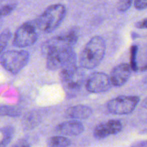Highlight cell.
<instances>
[{"label":"cell","mask_w":147,"mask_h":147,"mask_svg":"<svg viewBox=\"0 0 147 147\" xmlns=\"http://www.w3.org/2000/svg\"><path fill=\"white\" fill-rule=\"evenodd\" d=\"M106 45L100 36H94L85 45L80 55V64L83 68L92 70L97 67L106 54Z\"/></svg>","instance_id":"1"},{"label":"cell","mask_w":147,"mask_h":147,"mask_svg":"<svg viewBox=\"0 0 147 147\" xmlns=\"http://www.w3.org/2000/svg\"><path fill=\"white\" fill-rule=\"evenodd\" d=\"M66 14V9L63 4L50 5L34 21L37 28L45 33L55 31L60 26Z\"/></svg>","instance_id":"2"},{"label":"cell","mask_w":147,"mask_h":147,"mask_svg":"<svg viewBox=\"0 0 147 147\" xmlns=\"http://www.w3.org/2000/svg\"><path fill=\"white\" fill-rule=\"evenodd\" d=\"M29 60L30 54L26 50H7L1 53L0 62L7 71L16 75L27 65Z\"/></svg>","instance_id":"3"},{"label":"cell","mask_w":147,"mask_h":147,"mask_svg":"<svg viewBox=\"0 0 147 147\" xmlns=\"http://www.w3.org/2000/svg\"><path fill=\"white\" fill-rule=\"evenodd\" d=\"M37 39L38 34L35 23L27 22L22 24L16 30L12 44L14 47L24 48L34 45Z\"/></svg>","instance_id":"4"},{"label":"cell","mask_w":147,"mask_h":147,"mask_svg":"<svg viewBox=\"0 0 147 147\" xmlns=\"http://www.w3.org/2000/svg\"><path fill=\"white\" fill-rule=\"evenodd\" d=\"M77 32L75 30H70L67 33L55 36L54 37L49 39L45 42L42 46V53L46 55L50 52L59 49L73 48V46L76 44L78 41Z\"/></svg>","instance_id":"5"},{"label":"cell","mask_w":147,"mask_h":147,"mask_svg":"<svg viewBox=\"0 0 147 147\" xmlns=\"http://www.w3.org/2000/svg\"><path fill=\"white\" fill-rule=\"evenodd\" d=\"M140 101L135 96H121L111 99L107 103V109L115 115H128L132 113Z\"/></svg>","instance_id":"6"},{"label":"cell","mask_w":147,"mask_h":147,"mask_svg":"<svg viewBox=\"0 0 147 147\" xmlns=\"http://www.w3.org/2000/svg\"><path fill=\"white\" fill-rule=\"evenodd\" d=\"M47 67L50 70H61L64 66L76 57L73 48L59 49L53 50L46 55Z\"/></svg>","instance_id":"7"},{"label":"cell","mask_w":147,"mask_h":147,"mask_svg":"<svg viewBox=\"0 0 147 147\" xmlns=\"http://www.w3.org/2000/svg\"><path fill=\"white\" fill-rule=\"evenodd\" d=\"M112 86L111 78L107 74L101 72H96L88 78L86 88L90 93H100L110 90Z\"/></svg>","instance_id":"8"},{"label":"cell","mask_w":147,"mask_h":147,"mask_svg":"<svg viewBox=\"0 0 147 147\" xmlns=\"http://www.w3.org/2000/svg\"><path fill=\"white\" fill-rule=\"evenodd\" d=\"M122 123L119 120H109L97 125L93 135L97 139H102L111 135L119 134L122 130Z\"/></svg>","instance_id":"9"},{"label":"cell","mask_w":147,"mask_h":147,"mask_svg":"<svg viewBox=\"0 0 147 147\" xmlns=\"http://www.w3.org/2000/svg\"><path fill=\"white\" fill-rule=\"evenodd\" d=\"M131 67L127 63H121L114 67L111 73L112 85L116 87L123 86L130 78Z\"/></svg>","instance_id":"10"},{"label":"cell","mask_w":147,"mask_h":147,"mask_svg":"<svg viewBox=\"0 0 147 147\" xmlns=\"http://www.w3.org/2000/svg\"><path fill=\"white\" fill-rule=\"evenodd\" d=\"M84 126L81 122L77 120H71L63 122L57 125L55 131L64 136H78L84 131Z\"/></svg>","instance_id":"11"},{"label":"cell","mask_w":147,"mask_h":147,"mask_svg":"<svg viewBox=\"0 0 147 147\" xmlns=\"http://www.w3.org/2000/svg\"><path fill=\"white\" fill-rule=\"evenodd\" d=\"M83 79V74H81V73L78 70L76 74L73 76L71 78L63 82V88H64L67 96L74 97L78 94L82 87Z\"/></svg>","instance_id":"12"},{"label":"cell","mask_w":147,"mask_h":147,"mask_svg":"<svg viewBox=\"0 0 147 147\" xmlns=\"http://www.w3.org/2000/svg\"><path fill=\"white\" fill-rule=\"evenodd\" d=\"M92 109L89 106L85 105H77L69 108L65 111V117L67 119L74 120L87 119L91 116Z\"/></svg>","instance_id":"13"},{"label":"cell","mask_w":147,"mask_h":147,"mask_svg":"<svg viewBox=\"0 0 147 147\" xmlns=\"http://www.w3.org/2000/svg\"><path fill=\"white\" fill-rule=\"evenodd\" d=\"M14 129L12 126H4L1 129V147H6L14 136Z\"/></svg>","instance_id":"14"},{"label":"cell","mask_w":147,"mask_h":147,"mask_svg":"<svg viewBox=\"0 0 147 147\" xmlns=\"http://www.w3.org/2000/svg\"><path fill=\"white\" fill-rule=\"evenodd\" d=\"M70 144V139L62 136H53L47 141L48 147H68Z\"/></svg>","instance_id":"15"},{"label":"cell","mask_w":147,"mask_h":147,"mask_svg":"<svg viewBox=\"0 0 147 147\" xmlns=\"http://www.w3.org/2000/svg\"><path fill=\"white\" fill-rule=\"evenodd\" d=\"M40 122V116L36 113H28L24 119V127L26 129H33Z\"/></svg>","instance_id":"16"},{"label":"cell","mask_w":147,"mask_h":147,"mask_svg":"<svg viewBox=\"0 0 147 147\" xmlns=\"http://www.w3.org/2000/svg\"><path fill=\"white\" fill-rule=\"evenodd\" d=\"M21 113V110L19 108L11 106H2L1 107V116H17Z\"/></svg>","instance_id":"17"},{"label":"cell","mask_w":147,"mask_h":147,"mask_svg":"<svg viewBox=\"0 0 147 147\" xmlns=\"http://www.w3.org/2000/svg\"><path fill=\"white\" fill-rule=\"evenodd\" d=\"M11 33L8 29H5L1 33L0 36V47H1V51L3 53L4 50V48L7 47L9 41L11 39Z\"/></svg>","instance_id":"18"},{"label":"cell","mask_w":147,"mask_h":147,"mask_svg":"<svg viewBox=\"0 0 147 147\" xmlns=\"http://www.w3.org/2000/svg\"><path fill=\"white\" fill-rule=\"evenodd\" d=\"M137 53H138V46L134 45L133 46H131V48L130 61H131V70L134 72H136L138 70H139L137 62H136Z\"/></svg>","instance_id":"19"},{"label":"cell","mask_w":147,"mask_h":147,"mask_svg":"<svg viewBox=\"0 0 147 147\" xmlns=\"http://www.w3.org/2000/svg\"><path fill=\"white\" fill-rule=\"evenodd\" d=\"M133 0H119L118 2L117 9L121 12L127 11L131 6Z\"/></svg>","instance_id":"20"},{"label":"cell","mask_w":147,"mask_h":147,"mask_svg":"<svg viewBox=\"0 0 147 147\" xmlns=\"http://www.w3.org/2000/svg\"><path fill=\"white\" fill-rule=\"evenodd\" d=\"M16 8L15 4H8L2 6L1 8V14L2 17L4 16H7L11 14L14 9Z\"/></svg>","instance_id":"21"},{"label":"cell","mask_w":147,"mask_h":147,"mask_svg":"<svg viewBox=\"0 0 147 147\" xmlns=\"http://www.w3.org/2000/svg\"><path fill=\"white\" fill-rule=\"evenodd\" d=\"M134 7L138 10L144 9L147 7V0H134Z\"/></svg>","instance_id":"22"},{"label":"cell","mask_w":147,"mask_h":147,"mask_svg":"<svg viewBox=\"0 0 147 147\" xmlns=\"http://www.w3.org/2000/svg\"><path fill=\"white\" fill-rule=\"evenodd\" d=\"M135 27L139 29H147V18L138 21L135 24Z\"/></svg>","instance_id":"23"},{"label":"cell","mask_w":147,"mask_h":147,"mask_svg":"<svg viewBox=\"0 0 147 147\" xmlns=\"http://www.w3.org/2000/svg\"><path fill=\"white\" fill-rule=\"evenodd\" d=\"M11 147H31L30 144L27 142V141L24 140V139H21L19 140L18 142H16L14 144H13Z\"/></svg>","instance_id":"24"},{"label":"cell","mask_w":147,"mask_h":147,"mask_svg":"<svg viewBox=\"0 0 147 147\" xmlns=\"http://www.w3.org/2000/svg\"><path fill=\"white\" fill-rule=\"evenodd\" d=\"M134 147H147V141H143V142H139Z\"/></svg>","instance_id":"25"},{"label":"cell","mask_w":147,"mask_h":147,"mask_svg":"<svg viewBox=\"0 0 147 147\" xmlns=\"http://www.w3.org/2000/svg\"><path fill=\"white\" fill-rule=\"evenodd\" d=\"M142 106L143 108H144L145 109H147V97L143 100V102H142Z\"/></svg>","instance_id":"26"},{"label":"cell","mask_w":147,"mask_h":147,"mask_svg":"<svg viewBox=\"0 0 147 147\" xmlns=\"http://www.w3.org/2000/svg\"><path fill=\"white\" fill-rule=\"evenodd\" d=\"M141 70H142V71H146V70H147V63L145 65H144L143 67H142Z\"/></svg>","instance_id":"27"},{"label":"cell","mask_w":147,"mask_h":147,"mask_svg":"<svg viewBox=\"0 0 147 147\" xmlns=\"http://www.w3.org/2000/svg\"><path fill=\"white\" fill-rule=\"evenodd\" d=\"M133 147H134V146H133Z\"/></svg>","instance_id":"28"}]
</instances>
